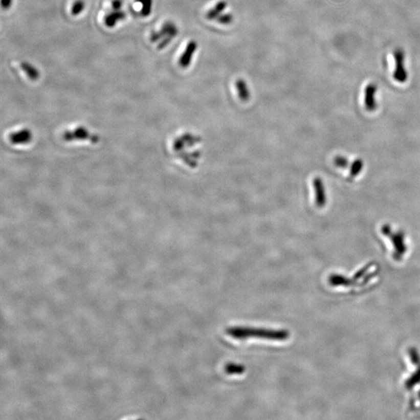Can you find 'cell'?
Listing matches in <instances>:
<instances>
[{
    "mask_svg": "<svg viewBox=\"0 0 420 420\" xmlns=\"http://www.w3.org/2000/svg\"><path fill=\"white\" fill-rule=\"evenodd\" d=\"M335 166L339 167V168L346 169L349 167V161L347 158L342 156H337L335 158L334 161Z\"/></svg>",
    "mask_w": 420,
    "mask_h": 420,
    "instance_id": "obj_15",
    "label": "cell"
},
{
    "mask_svg": "<svg viewBox=\"0 0 420 420\" xmlns=\"http://www.w3.org/2000/svg\"><path fill=\"white\" fill-rule=\"evenodd\" d=\"M381 232L384 235L387 236L391 239V242L394 247V257L395 259L400 260L404 254H406L407 248L405 242V234L403 231L393 232L391 227L388 224L382 226Z\"/></svg>",
    "mask_w": 420,
    "mask_h": 420,
    "instance_id": "obj_2",
    "label": "cell"
},
{
    "mask_svg": "<svg viewBox=\"0 0 420 420\" xmlns=\"http://www.w3.org/2000/svg\"><path fill=\"white\" fill-rule=\"evenodd\" d=\"M315 192V203L318 208L324 207L326 205L327 197L325 188L322 180L319 177L315 178L313 182Z\"/></svg>",
    "mask_w": 420,
    "mask_h": 420,
    "instance_id": "obj_6",
    "label": "cell"
},
{
    "mask_svg": "<svg viewBox=\"0 0 420 420\" xmlns=\"http://www.w3.org/2000/svg\"><path fill=\"white\" fill-rule=\"evenodd\" d=\"M394 69L393 78L399 83H404L408 80V72L406 68V54L401 49H396L393 52Z\"/></svg>",
    "mask_w": 420,
    "mask_h": 420,
    "instance_id": "obj_3",
    "label": "cell"
},
{
    "mask_svg": "<svg viewBox=\"0 0 420 420\" xmlns=\"http://www.w3.org/2000/svg\"><path fill=\"white\" fill-rule=\"evenodd\" d=\"M125 14L122 11H116L107 15L105 19V24L107 26L113 27L118 21L125 18Z\"/></svg>",
    "mask_w": 420,
    "mask_h": 420,
    "instance_id": "obj_9",
    "label": "cell"
},
{
    "mask_svg": "<svg viewBox=\"0 0 420 420\" xmlns=\"http://www.w3.org/2000/svg\"><path fill=\"white\" fill-rule=\"evenodd\" d=\"M227 7V2L225 0H221L219 2L215 5L213 8L210 9L209 11L206 13V17L207 20H216L223 12L226 10Z\"/></svg>",
    "mask_w": 420,
    "mask_h": 420,
    "instance_id": "obj_7",
    "label": "cell"
},
{
    "mask_svg": "<svg viewBox=\"0 0 420 420\" xmlns=\"http://www.w3.org/2000/svg\"><path fill=\"white\" fill-rule=\"evenodd\" d=\"M216 20L217 23L220 24V25H231L234 20V16L231 13H224V14L222 13Z\"/></svg>",
    "mask_w": 420,
    "mask_h": 420,
    "instance_id": "obj_13",
    "label": "cell"
},
{
    "mask_svg": "<svg viewBox=\"0 0 420 420\" xmlns=\"http://www.w3.org/2000/svg\"><path fill=\"white\" fill-rule=\"evenodd\" d=\"M121 7H122V1L121 0H115L114 1L113 7L116 9V10H118V9H120Z\"/></svg>",
    "mask_w": 420,
    "mask_h": 420,
    "instance_id": "obj_18",
    "label": "cell"
},
{
    "mask_svg": "<svg viewBox=\"0 0 420 420\" xmlns=\"http://www.w3.org/2000/svg\"><path fill=\"white\" fill-rule=\"evenodd\" d=\"M378 86L376 83H370L367 85L364 91V105L368 112H374L378 107L376 94Z\"/></svg>",
    "mask_w": 420,
    "mask_h": 420,
    "instance_id": "obj_4",
    "label": "cell"
},
{
    "mask_svg": "<svg viewBox=\"0 0 420 420\" xmlns=\"http://www.w3.org/2000/svg\"><path fill=\"white\" fill-rule=\"evenodd\" d=\"M226 333L228 336L239 340H245L252 338L271 341H285L290 337V331L285 329H268L251 327H230Z\"/></svg>",
    "mask_w": 420,
    "mask_h": 420,
    "instance_id": "obj_1",
    "label": "cell"
},
{
    "mask_svg": "<svg viewBox=\"0 0 420 420\" xmlns=\"http://www.w3.org/2000/svg\"><path fill=\"white\" fill-rule=\"evenodd\" d=\"M420 382V367L418 369V371L415 373V374L412 375V378L407 381V383H406V385H407L408 388H412L413 387L414 385H416V384H418Z\"/></svg>",
    "mask_w": 420,
    "mask_h": 420,
    "instance_id": "obj_17",
    "label": "cell"
},
{
    "mask_svg": "<svg viewBox=\"0 0 420 420\" xmlns=\"http://www.w3.org/2000/svg\"><path fill=\"white\" fill-rule=\"evenodd\" d=\"M137 1L141 3L143 5L142 14L144 16H147L148 15L150 14L151 10H152V0H137Z\"/></svg>",
    "mask_w": 420,
    "mask_h": 420,
    "instance_id": "obj_14",
    "label": "cell"
},
{
    "mask_svg": "<svg viewBox=\"0 0 420 420\" xmlns=\"http://www.w3.org/2000/svg\"><path fill=\"white\" fill-rule=\"evenodd\" d=\"M235 86L240 101L246 102V101L250 99V91L248 89V85H247V83L245 80H242V79H238V80L235 82Z\"/></svg>",
    "mask_w": 420,
    "mask_h": 420,
    "instance_id": "obj_8",
    "label": "cell"
},
{
    "mask_svg": "<svg viewBox=\"0 0 420 420\" xmlns=\"http://www.w3.org/2000/svg\"><path fill=\"white\" fill-rule=\"evenodd\" d=\"M21 67L23 70L26 72L30 78L37 79V77H38V71H37V70L32 65L25 62V63L22 64Z\"/></svg>",
    "mask_w": 420,
    "mask_h": 420,
    "instance_id": "obj_12",
    "label": "cell"
},
{
    "mask_svg": "<svg viewBox=\"0 0 420 420\" xmlns=\"http://www.w3.org/2000/svg\"><path fill=\"white\" fill-rule=\"evenodd\" d=\"M364 168V161L361 159H357L353 161L350 167V176L352 178L357 177L361 172Z\"/></svg>",
    "mask_w": 420,
    "mask_h": 420,
    "instance_id": "obj_11",
    "label": "cell"
},
{
    "mask_svg": "<svg viewBox=\"0 0 420 420\" xmlns=\"http://www.w3.org/2000/svg\"><path fill=\"white\" fill-rule=\"evenodd\" d=\"M12 0H2V6L4 8L7 9L11 5Z\"/></svg>",
    "mask_w": 420,
    "mask_h": 420,
    "instance_id": "obj_19",
    "label": "cell"
},
{
    "mask_svg": "<svg viewBox=\"0 0 420 420\" xmlns=\"http://www.w3.org/2000/svg\"><path fill=\"white\" fill-rule=\"evenodd\" d=\"M198 49L196 41H191L185 48L182 56L179 59V64L182 68L186 69L189 67L192 62V58Z\"/></svg>",
    "mask_w": 420,
    "mask_h": 420,
    "instance_id": "obj_5",
    "label": "cell"
},
{
    "mask_svg": "<svg viewBox=\"0 0 420 420\" xmlns=\"http://www.w3.org/2000/svg\"><path fill=\"white\" fill-rule=\"evenodd\" d=\"M245 370V367L243 365L233 363H229L225 367V372L229 375L241 374Z\"/></svg>",
    "mask_w": 420,
    "mask_h": 420,
    "instance_id": "obj_10",
    "label": "cell"
},
{
    "mask_svg": "<svg viewBox=\"0 0 420 420\" xmlns=\"http://www.w3.org/2000/svg\"><path fill=\"white\" fill-rule=\"evenodd\" d=\"M84 6V2L82 1V0L76 1V2L73 4V7H72V13H73V15L80 14V13L83 11Z\"/></svg>",
    "mask_w": 420,
    "mask_h": 420,
    "instance_id": "obj_16",
    "label": "cell"
}]
</instances>
